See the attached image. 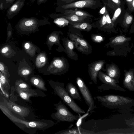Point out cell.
<instances>
[{
  "label": "cell",
  "mask_w": 134,
  "mask_h": 134,
  "mask_svg": "<svg viewBox=\"0 0 134 134\" xmlns=\"http://www.w3.org/2000/svg\"><path fill=\"white\" fill-rule=\"evenodd\" d=\"M62 16L70 21L77 22H82L87 18L72 14H66Z\"/></svg>",
  "instance_id": "obj_23"
},
{
  "label": "cell",
  "mask_w": 134,
  "mask_h": 134,
  "mask_svg": "<svg viewBox=\"0 0 134 134\" xmlns=\"http://www.w3.org/2000/svg\"><path fill=\"white\" fill-rule=\"evenodd\" d=\"M49 40L52 42H56L57 40L56 38L53 36H51L49 38Z\"/></svg>",
  "instance_id": "obj_40"
},
{
  "label": "cell",
  "mask_w": 134,
  "mask_h": 134,
  "mask_svg": "<svg viewBox=\"0 0 134 134\" xmlns=\"http://www.w3.org/2000/svg\"><path fill=\"white\" fill-rule=\"evenodd\" d=\"M66 48L69 52H72L74 48V44L72 41L68 40L66 44Z\"/></svg>",
  "instance_id": "obj_30"
},
{
  "label": "cell",
  "mask_w": 134,
  "mask_h": 134,
  "mask_svg": "<svg viewBox=\"0 0 134 134\" xmlns=\"http://www.w3.org/2000/svg\"><path fill=\"white\" fill-rule=\"evenodd\" d=\"M72 26L74 28L86 31H90L92 28L90 24L86 23H75L73 24Z\"/></svg>",
  "instance_id": "obj_21"
},
{
  "label": "cell",
  "mask_w": 134,
  "mask_h": 134,
  "mask_svg": "<svg viewBox=\"0 0 134 134\" xmlns=\"http://www.w3.org/2000/svg\"><path fill=\"white\" fill-rule=\"evenodd\" d=\"M107 74L109 77L115 80L119 83V79L120 76V73L117 66L114 65H111L109 66L106 71Z\"/></svg>",
  "instance_id": "obj_17"
},
{
  "label": "cell",
  "mask_w": 134,
  "mask_h": 134,
  "mask_svg": "<svg viewBox=\"0 0 134 134\" xmlns=\"http://www.w3.org/2000/svg\"><path fill=\"white\" fill-rule=\"evenodd\" d=\"M93 133H94L93 132L84 130L81 127L79 128V126L72 129L60 131L54 133L55 134Z\"/></svg>",
  "instance_id": "obj_16"
},
{
  "label": "cell",
  "mask_w": 134,
  "mask_h": 134,
  "mask_svg": "<svg viewBox=\"0 0 134 134\" xmlns=\"http://www.w3.org/2000/svg\"><path fill=\"white\" fill-rule=\"evenodd\" d=\"M127 40L125 37L120 36L116 37L111 41V43L114 45L121 44L123 43Z\"/></svg>",
  "instance_id": "obj_25"
},
{
  "label": "cell",
  "mask_w": 134,
  "mask_h": 134,
  "mask_svg": "<svg viewBox=\"0 0 134 134\" xmlns=\"http://www.w3.org/2000/svg\"><path fill=\"white\" fill-rule=\"evenodd\" d=\"M26 0H16L8 8L6 16L8 19H12L19 13L24 7Z\"/></svg>",
  "instance_id": "obj_13"
},
{
  "label": "cell",
  "mask_w": 134,
  "mask_h": 134,
  "mask_svg": "<svg viewBox=\"0 0 134 134\" xmlns=\"http://www.w3.org/2000/svg\"><path fill=\"white\" fill-rule=\"evenodd\" d=\"M132 20V16L126 12L125 14L123 24L124 26L127 27L131 23Z\"/></svg>",
  "instance_id": "obj_27"
},
{
  "label": "cell",
  "mask_w": 134,
  "mask_h": 134,
  "mask_svg": "<svg viewBox=\"0 0 134 134\" xmlns=\"http://www.w3.org/2000/svg\"><path fill=\"white\" fill-rule=\"evenodd\" d=\"M106 16L107 18V26L113 27L114 24L112 23L111 19H110L109 14L107 10L106 12Z\"/></svg>",
  "instance_id": "obj_31"
},
{
  "label": "cell",
  "mask_w": 134,
  "mask_h": 134,
  "mask_svg": "<svg viewBox=\"0 0 134 134\" xmlns=\"http://www.w3.org/2000/svg\"><path fill=\"white\" fill-rule=\"evenodd\" d=\"M0 109L3 113L21 130L30 134H34L38 130L44 131L55 124L52 120L41 119L29 121L20 119L14 115L11 111L0 102Z\"/></svg>",
  "instance_id": "obj_1"
},
{
  "label": "cell",
  "mask_w": 134,
  "mask_h": 134,
  "mask_svg": "<svg viewBox=\"0 0 134 134\" xmlns=\"http://www.w3.org/2000/svg\"><path fill=\"white\" fill-rule=\"evenodd\" d=\"M99 2L98 0H81L68 4L58 6L56 8V12H61L65 9L76 8H87L96 9Z\"/></svg>",
  "instance_id": "obj_6"
},
{
  "label": "cell",
  "mask_w": 134,
  "mask_h": 134,
  "mask_svg": "<svg viewBox=\"0 0 134 134\" xmlns=\"http://www.w3.org/2000/svg\"><path fill=\"white\" fill-rule=\"evenodd\" d=\"M94 99L110 109H126L134 106V99L127 97L111 94L97 96Z\"/></svg>",
  "instance_id": "obj_2"
},
{
  "label": "cell",
  "mask_w": 134,
  "mask_h": 134,
  "mask_svg": "<svg viewBox=\"0 0 134 134\" xmlns=\"http://www.w3.org/2000/svg\"><path fill=\"white\" fill-rule=\"evenodd\" d=\"M121 12V9L120 8H117L115 11L114 15L111 19L112 23L114 24L116 19L120 15Z\"/></svg>",
  "instance_id": "obj_29"
},
{
  "label": "cell",
  "mask_w": 134,
  "mask_h": 134,
  "mask_svg": "<svg viewBox=\"0 0 134 134\" xmlns=\"http://www.w3.org/2000/svg\"><path fill=\"white\" fill-rule=\"evenodd\" d=\"M9 48L8 47H5L2 49L1 52L3 53H5L7 52Z\"/></svg>",
  "instance_id": "obj_43"
},
{
  "label": "cell",
  "mask_w": 134,
  "mask_h": 134,
  "mask_svg": "<svg viewBox=\"0 0 134 134\" xmlns=\"http://www.w3.org/2000/svg\"><path fill=\"white\" fill-rule=\"evenodd\" d=\"M54 66L56 68L60 69L62 71H63L66 68L65 62L60 59H57L53 62Z\"/></svg>",
  "instance_id": "obj_24"
},
{
  "label": "cell",
  "mask_w": 134,
  "mask_h": 134,
  "mask_svg": "<svg viewBox=\"0 0 134 134\" xmlns=\"http://www.w3.org/2000/svg\"><path fill=\"white\" fill-rule=\"evenodd\" d=\"M36 0H37V4L39 5L42 3L46 2L48 0H31V2H34Z\"/></svg>",
  "instance_id": "obj_39"
},
{
  "label": "cell",
  "mask_w": 134,
  "mask_h": 134,
  "mask_svg": "<svg viewBox=\"0 0 134 134\" xmlns=\"http://www.w3.org/2000/svg\"><path fill=\"white\" fill-rule=\"evenodd\" d=\"M1 97L2 98L3 102H0L8 108L11 111L19 115L22 119H24L25 117L27 116L29 114L30 110L28 108L18 104L1 94Z\"/></svg>",
  "instance_id": "obj_8"
},
{
  "label": "cell",
  "mask_w": 134,
  "mask_h": 134,
  "mask_svg": "<svg viewBox=\"0 0 134 134\" xmlns=\"http://www.w3.org/2000/svg\"><path fill=\"white\" fill-rule=\"evenodd\" d=\"M66 90L71 97L73 99L82 101V99L79 91L76 87L72 83H68L66 87Z\"/></svg>",
  "instance_id": "obj_15"
},
{
  "label": "cell",
  "mask_w": 134,
  "mask_h": 134,
  "mask_svg": "<svg viewBox=\"0 0 134 134\" xmlns=\"http://www.w3.org/2000/svg\"><path fill=\"white\" fill-rule=\"evenodd\" d=\"M105 62L101 60L91 64L89 66L88 74L91 79L96 84H97L98 73L103 66Z\"/></svg>",
  "instance_id": "obj_11"
},
{
  "label": "cell",
  "mask_w": 134,
  "mask_h": 134,
  "mask_svg": "<svg viewBox=\"0 0 134 134\" xmlns=\"http://www.w3.org/2000/svg\"><path fill=\"white\" fill-rule=\"evenodd\" d=\"M4 70V67L1 64H0V70L2 71H3Z\"/></svg>",
  "instance_id": "obj_45"
},
{
  "label": "cell",
  "mask_w": 134,
  "mask_h": 134,
  "mask_svg": "<svg viewBox=\"0 0 134 134\" xmlns=\"http://www.w3.org/2000/svg\"><path fill=\"white\" fill-rule=\"evenodd\" d=\"M48 15L51 18L54 19V23L59 26H64L69 23L68 20L60 16L59 14H49Z\"/></svg>",
  "instance_id": "obj_19"
},
{
  "label": "cell",
  "mask_w": 134,
  "mask_h": 134,
  "mask_svg": "<svg viewBox=\"0 0 134 134\" xmlns=\"http://www.w3.org/2000/svg\"><path fill=\"white\" fill-rule=\"evenodd\" d=\"M47 21V19L45 17L43 19L40 20L34 17H24L19 21L18 25L21 29H35L41 23Z\"/></svg>",
  "instance_id": "obj_10"
},
{
  "label": "cell",
  "mask_w": 134,
  "mask_h": 134,
  "mask_svg": "<svg viewBox=\"0 0 134 134\" xmlns=\"http://www.w3.org/2000/svg\"><path fill=\"white\" fill-rule=\"evenodd\" d=\"M79 0H57L56 4L57 6L68 4Z\"/></svg>",
  "instance_id": "obj_28"
},
{
  "label": "cell",
  "mask_w": 134,
  "mask_h": 134,
  "mask_svg": "<svg viewBox=\"0 0 134 134\" xmlns=\"http://www.w3.org/2000/svg\"><path fill=\"white\" fill-rule=\"evenodd\" d=\"M106 10V7L105 6H104L101 9L99 13L101 14H104L105 13Z\"/></svg>",
  "instance_id": "obj_41"
},
{
  "label": "cell",
  "mask_w": 134,
  "mask_h": 134,
  "mask_svg": "<svg viewBox=\"0 0 134 134\" xmlns=\"http://www.w3.org/2000/svg\"><path fill=\"white\" fill-rule=\"evenodd\" d=\"M55 94L63 100V103L68 106L72 110L77 113L80 117L81 114L85 113L82 109L70 96L62 82L51 80L48 81Z\"/></svg>",
  "instance_id": "obj_3"
},
{
  "label": "cell",
  "mask_w": 134,
  "mask_h": 134,
  "mask_svg": "<svg viewBox=\"0 0 134 134\" xmlns=\"http://www.w3.org/2000/svg\"><path fill=\"white\" fill-rule=\"evenodd\" d=\"M55 107V112L51 114L50 116L57 123L61 122H73L78 120L81 117L79 115H75L71 113L61 100L54 104Z\"/></svg>",
  "instance_id": "obj_4"
},
{
  "label": "cell",
  "mask_w": 134,
  "mask_h": 134,
  "mask_svg": "<svg viewBox=\"0 0 134 134\" xmlns=\"http://www.w3.org/2000/svg\"><path fill=\"white\" fill-rule=\"evenodd\" d=\"M24 47L26 49H28L30 47L29 44L28 43H26Z\"/></svg>",
  "instance_id": "obj_44"
},
{
  "label": "cell",
  "mask_w": 134,
  "mask_h": 134,
  "mask_svg": "<svg viewBox=\"0 0 134 134\" xmlns=\"http://www.w3.org/2000/svg\"><path fill=\"white\" fill-rule=\"evenodd\" d=\"M133 0H126V1L128 3V4H130Z\"/></svg>",
  "instance_id": "obj_47"
},
{
  "label": "cell",
  "mask_w": 134,
  "mask_h": 134,
  "mask_svg": "<svg viewBox=\"0 0 134 134\" xmlns=\"http://www.w3.org/2000/svg\"><path fill=\"white\" fill-rule=\"evenodd\" d=\"M118 6H119L121 4L120 0H111Z\"/></svg>",
  "instance_id": "obj_42"
},
{
  "label": "cell",
  "mask_w": 134,
  "mask_h": 134,
  "mask_svg": "<svg viewBox=\"0 0 134 134\" xmlns=\"http://www.w3.org/2000/svg\"><path fill=\"white\" fill-rule=\"evenodd\" d=\"M93 41L97 43H100L103 40V38L101 36L94 35L92 37Z\"/></svg>",
  "instance_id": "obj_32"
},
{
  "label": "cell",
  "mask_w": 134,
  "mask_h": 134,
  "mask_svg": "<svg viewBox=\"0 0 134 134\" xmlns=\"http://www.w3.org/2000/svg\"><path fill=\"white\" fill-rule=\"evenodd\" d=\"M14 88V90L21 98L30 103L32 102L30 99L31 97H45L46 96L42 90L38 88L34 89L30 88L25 90H23L15 85Z\"/></svg>",
  "instance_id": "obj_9"
},
{
  "label": "cell",
  "mask_w": 134,
  "mask_h": 134,
  "mask_svg": "<svg viewBox=\"0 0 134 134\" xmlns=\"http://www.w3.org/2000/svg\"><path fill=\"white\" fill-rule=\"evenodd\" d=\"M69 37L79 51L83 52H87L89 51V44L85 40L73 34L70 35Z\"/></svg>",
  "instance_id": "obj_12"
},
{
  "label": "cell",
  "mask_w": 134,
  "mask_h": 134,
  "mask_svg": "<svg viewBox=\"0 0 134 134\" xmlns=\"http://www.w3.org/2000/svg\"><path fill=\"white\" fill-rule=\"evenodd\" d=\"M107 23V18L106 16V13L104 14L100 21V26L102 27Z\"/></svg>",
  "instance_id": "obj_34"
},
{
  "label": "cell",
  "mask_w": 134,
  "mask_h": 134,
  "mask_svg": "<svg viewBox=\"0 0 134 134\" xmlns=\"http://www.w3.org/2000/svg\"><path fill=\"white\" fill-rule=\"evenodd\" d=\"M30 81L31 85L37 88L44 91H47L44 81L40 78H32L30 79Z\"/></svg>",
  "instance_id": "obj_18"
},
{
  "label": "cell",
  "mask_w": 134,
  "mask_h": 134,
  "mask_svg": "<svg viewBox=\"0 0 134 134\" xmlns=\"http://www.w3.org/2000/svg\"><path fill=\"white\" fill-rule=\"evenodd\" d=\"M16 0H6L4 5V9L9 8Z\"/></svg>",
  "instance_id": "obj_33"
},
{
  "label": "cell",
  "mask_w": 134,
  "mask_h": 134,
  "mask_svg": "<svg viewBox=\"0 0 134 134\" xmlns=\"http://www.w3.org/2000/svg\"><path fill=\"white\" fill-rule=\"evenodd\" d=\"M98 77L103 83L97 87L100 90H108L111 89L124 92L126 91L118 85L117 82L115 80L101 71L98 73Z\"/></svg>",
  "instance_id": "obj_7"
},
{
  "label": "cell",
  "mask_w": 134,
  "mask_h": 134,
  "mask_svg": "<svg viewBox=\"0 0 134 134\" xmlns=\"http://www.w3.org/2000/svg\"><path fill=\"white\" fill-rule=\"evenodd\" d=\"M129 9L131 11L134 10V0H133L132 2L129 4H128Z\"/></svg>",
  "instance_id": "obj_37"
},
{
  "label": "cell",
  "mask_w": 134,
  "mask_h": 134,
  "mask_svg": "<svg viewBox=\"0 0 134 134\" xmlns=\"http://www.w3.org/2000/svg\"><path fill=\"white\" fill-rule=\"evenodd\" d=\"M15 85L18 86L23 90H25L31 88L28 84L21 80H16L15 83Z\"/></svg>",
  "instance_id": "obj_26"
},
{
  "label": "cell",
  "mask_w": 134,
  "mask_h": 134,
  "mask_svg": "<svg viewBox=\"0 0 134 134\" xmlns=\"http://www.w3.org/2000/svg\"><path fill=\"white\" fill-rule=\"evenodd\" d=\"M126 123L130 126L134 127V118L126 120Z\"/></svg>",
  "instance_id": "obj_35"
},
{
  "label": "cell",
  "mask_w": 134,
  "mask_h": 134,
  "mask_svg": "<svg viewBox=\"0 0 134 134\" xmlns=\"http://www.w3.org/2000/svg\"><path fill=\"white\" fill-rule=\"evenodd\" d=\"M30 73V71L28 70L25 69L23 70L21 72V74L23 76H26L28 75Z\"/></svg>",
  "instance_id": "obj_38"
},
{
  "label": "cell",
  "mask_w": 134,
  "mask_h": 134,
  "mask_svg": "<svg viewBox=\"0 0 134 134\" xmlns=\"http://www.w3.org/2000/svg\"><path fill=\"white\" fill-rule=\"evenodd\" d=\"M6 0H0V9L3 10L4 9V5Z\"/></svg>",
  "instance_id": "obj_36"
},
{
  "label": "cell",
  "mask_w": 134,
  "mask_h": 134,
  "mask_svg": "<svg viewBox=\"0 0 134 134\" xmlns=\"http://www.w3.org/2000/svg\"><path fill=\"white\" fill-rule=\"evenodd\" d=\"M40 61L41 62H44L45 61V58L43 57H42L40 58Z\"/></svg>",
  "instance_id": "obj_46"
},
{
  "label": "cell",
  "mask_w": 134,
  "mask_h": 134,
  "mask_svg": "<svg viewBox=\"0 0 134 134\" xmlns=\"http://www.w3.org/2000/svg\"><path fill=\"white\" fill-rule=\"evenodd\" d=\"M64 15L72 14L76 15L87 18L88 17H93L88 13L83 11L73 10L72 9H67L62 11Z\"/></svg>",
  "instance_id": "obj_20"
},
{
  "label": "cell",
  "mask_w": 134,
  "mask_h": 134,
  "mask_svg": "<svg viewBox=\"0 0 134 134\" xmlns=\"http://www.w3.org/2000/svg\"><path fill=\"white\" fill-rule=\"evenodd\" d=\"M0 83L3 88L9 94V90L10 88L9 81L7 77L0 73Z\"/></svg>",
  "instance_id": "obj_22"
},
{
  "label": "cell",
  "mask_w": 134,
  "mask_h": 134,
  "mask_svg": "<svg viewBox=\"0 0 134 134\" xmlns=\"http://www.w3.org/2000/svg\"><path fill=\"white\" fill-rule=\"evenodd\" d=\"M76 83L86 103L88 106L87 113L93 110L96 107L95 105L94 98L88 87L83 79L79 77L76 78Z\"/></svg>",
  "instance_id": "obj_5"
},
{
  "label": "cell",
  "mask_w": 134,
  "mask_h": 134,
  "mask_svg": "<svg viewBox=\"0 0 134 134\" xmlns=\"http://www.w3.org/2000/svg\"><path fill=\"white\" fill-rule=\"evenodd\" d=\"M123 85L125 88L134 92V73L132 70L125 73Z\"/></svg>",
  "instance_id": "obj_14"
}]
</instances>
